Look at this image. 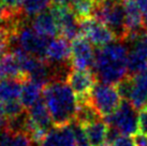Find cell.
<instances>
[{
	"label": "cell",
	"instance_id": "6da1fadb",
	"mask_svg": "<svg viewBox=\"0 0 147 146\" xmlns=\"http://www.w3.org/2000/svg\"><path fill=\"white\" fill-rule=\"evenodd\" d=\"M94 73L102 83L117 85L128 74V47L123 41L111 42L96 52Z\"/></svg>",
	"mask_w": 147,
	"mask_h": 146
},
{
	"label": "cell",
	"instance_id": "7a4b0ae2",
	"mask_svg": "<svg viewBox=\"0 0 147 146\" xmlns=\"http://www.w3.org/2000/svg\"><path fill=\"white\" fill-rule=\"evenodd\" d=\"M43 99L55 126H68L75 120L78 98L67 81H55L45 86Z\"/></svg>",
	"mask_w": 147,
	"mask_h": 146
},
{
	"label": "cell",
	"instance_id": "3957f363",
	"mask_svg": "<svg viewBox=\"0 0 147 146\" xmlns=\"http://www.w3.org/2000/svg\"><path fill=\"white\" fill-rule=\"evenodd\" d=\"M49 40L51 39L39 34L31 26L21 23L16 30L12 31L10 34L9 46L17 45L30 55L45 60L46 49Z\"/></svg>",
	"mask_w": 147,
	"mask_h": 146
},
{
	"label": "cell",
	"instance_id": "277c9868",
	"mask_svg": "<svg viewBox=\"0 0 147 146\" xmlns=\"http://www.w3.org/2000/svg\"><path fill=\"white\" fill-rule=\"evenodd\" d=\"M123 42L128 47V73L133 76L147 67V28L129 33Z\"/></svg>",
	"mask_w": 147,
	"mask_h": 146
},
{
	"label": "cell",
	"instance_id": "5b68a950",
	"mask_svg": "<svg viewBox=\"0 0 147 146\" xmlns=\"http://www.w3.org/2000/svg\"><path fill=\"white\" fill-rule=\"evenodd\" d=\"M88 100L99 114L104 117L114 113L123 101L116 86L102 82L94 85Z\"/></svg>",
	"mask_w": 147,
	"mask_h": 146
},
{
	"label": "cell",
	"instance_id": "8992f818",
	"mask_svg": "<svg viewBox=\"0 0 147 146\" xmlns=\"http://www.w3.org/2000/svg\"><path fill=\"white\" fill-rule=\"evenodd\" d=\"M105 122L123 135H135L139 131L138 109L129 100H123L114 113L106 116Z\"/></svg>",
	"mask_w": 147,
	"mask_h": 146
},
{
	"label": "cell",
	"instance_id": "52a82bcc",
	"mask_svg": "<svg viewBox=\"0 0 147 146\" xmlns=\"http://www.w3.org/2000/svg\"><path fill=\"white\" fill-rule=\"evenodd\" d=\"M51 10L56 17L59 34L67 40L73 41L81 36V23L72 9L65 5L53 4Z\"/></svg>",
	"mask_w": 147,
	"mask_h": 146
},
{
	"label": "cell",
	"instance_id": "ba28073f",
	"mask_svg": "<svg viewBox=\"0 0 147 146\" xmlns=\"http://www.w3.org/2000/svg\"><path fill=\"white\" fill-rule=\"evenodd\" d=\"M96 52L94 45L83 36L71 43V67L75 70H91L94 66Z\"/></svg>",
	"mask_w": 147,
	"mask_h": 146
},
{
	"label": "cell",
	"instance_id": "9c48e42d",
	"mask_svg": "<svg viewBox=\"0 0 147 146\" xmlns=\"http://www.w3.org/2000/svg\"><path fill=\"white\" fill-rule=\"evenodd\" d=\"M81 23V36L86 38L91 44L97 47H102L116 39L114 33L101 22L90 16L80 20Z\"/></svg>",
	"mask_w": 147,
	"mask_h": 146
},
{
	"label": "cell",
	"instance_id": "30bf717a",
	"mask_svg": "<svg viewBox=\"0 0 147 146\" xmlns=\"http://www.w3.org/2000/svg\"><path fill=\"white\" fill-rule=\"evenodd\" d=\"M45 60L55 68H67L71 64V44L63 36L51 39L46 49Z\"/></svg>",
	"mask_w": 147,
	"mask_h": 146
},
{
	"label": "cell",
	"instance_id": "8fae6325",
	"mask_svg": "<svg viewBox=\"0 0 147 146\" xmlns=\"http://www.w3.org/2000/svg\"><path fill=\"white\" fill-rule=\"evenodd\" d=\"M97 77L91 70L72 69L67 76V83L71 86L78 100L88 99L94 85Z\"/></svg>",
	"mask_w": 147,
	"mask_h": 146
},
{
	"label": "cell",
	"instance_id": "7c38bea8",
	"mask_svg": "<svg viewBox=\"0 0 147 146\" xmlns=\"http://www.w3.org/2000/svg\"><path fill=\"white\" fill-rule=\"evenodd\" d=\"M31 27L39 34L47 39H53L59 33L57 20L51 9H47L33 16L31 20Z\"/></svg>",
	"mask_w": 147,
	"mask_h": 146
},
{
	"label": "cell",
	"instance_id": "4fadbf2b",
	"mask_svg": "<svg viewBox=\"0 0 147 146\" xmlns=\"http://www.w3.org/2000/svg\"><path fill=\"white\" fill-rule=\"evenodd\" d=\"M39 146H76L71 126H55L45 134Z\"/></svg>",
	"mask_w": 147,
	"mask_h": 146
},
{
	"label": "cell",
	"instance_id": "5bb4252c",
	"mask_svg": "<svg viewBox=\"0 0 147 146\" xmlns=\"http://www.w3.org/2000/svg\"><path fill=\"white\" fill-rule=\"evenodd\" d=\"M1 78H22L26 80L21 66L11 49H5L0 54V80Z\"/></svg>",
	"mask_w": 147,
	"mask_h": 146
},
{
	"label": "cell",
	"instance_id": "9a60e30c",
	"mask_svg": "<svg viewBox=\"0 0 147 146\" xmlns=\"http://www.w3.org/2000/svg\"><path fill=\"white\" fill-rule=\"evenodd\" d=\"M133 90L129 101L135 109H143L147 103V67L133 75Z\"/></svg>",
	"mask_w": 147,
	"mask_h": 146
},
{
	"label": "cell",
	"instance_id": "2e32d148",
	"mask_svg": "<svg viewBox=\"0 0 147 146\" xmlns=\"http://www.w3.org/2000/svg\"><path fill=\"white\" fill-rule=\"evenodd\" d=\"M125 12H126V26L129 33L138 32L145 28L144 16L142 10L132 0H123Z\"/></svg>",
	"mask_w": 147,
	"mask_h": 146
},
{
	"label": "cell",
	"instance_id": "e0dca14e",
	"mask_svg": "<svg viewBox=\"0 0 147 146\" xmlns=\"http://www.w3.org/2000/svg\"><path fill=\"white\" fill-rule=\"evenodd\" d=\"M83 127L87 134L90 146H107L106 135L109 131V125L105 120H102L101 118Z\"/></svg>",
	"mask_w": 147,
	"mask_h": 146
},
{
	"label": "cell",
	"instance_id": "ac0fdd59",
	"mask_svg": "<svg viewBox=\"0 0 147 146\" xmlns=\"http://www.w3.org/2000/svg\"><path fill=\"white\" fill-rule=\"evenodd\" d=\"M25 80L1 78L0 80V103L16 101L21 97L22 87Z\"/></svg>",
	"mask_w": 147,
	"mask_h": 146
},
{
	"label": "cell",
	"instance_id": "d6986e66",
	"mask_svg": "<svg viewBox=\"0 0 147 146\" xmlns=\"http://www.w3.org/2000/svg\"><path fill=\"white\" fill-rule=\"evenodd\" d=\"M42 87L43 86L36 82L27 80V78L25 80L22 87L21 97H20V101L25 109H29L34 103H37L40 99H42Z\"/></svg>",
	"mask_w": 147,
	"mask_h": 146
},
{
	"label": "cell",
	"instance_id": "ffe728a7",
	"mask_svg": "<svg viewBox=\"0 0 147 146\" xmlns=\"http://www.w3.org/2000/svg\"><path fill=\"white\" fill-rule=\"evenodd\" d=\"M102 116L99 114V112L94 109V105L89 102L88 99L85 100H78V109L76 113L75 120L81 124L82 126H85L87 124L94 122L96 120L101 119Z\"/></svg>",
	"mask_w": 147,
	"mask_h": 146
},
{
	"label": "cell",
	"instance_id": "44dd1931",
	"mask_svg": "<svg viewBox=\"0 0 147 146\" xmlns=\"http://www.w3.org/2000/svg\"><path fill=\"white\" fill-rule=\"evenodd\" d=\"M53 0H24L22 5V14L26 17H33L47 10Z\"/></svg>",
	"mask_w": 147,
	"mask_h": 146
},
{
	"label": "cell",
	"instance_id": "7402d4cb",
	"mask_svg": "<svg viewBox=\"0 0 147 146\" xmlns=\"http://www.w3.org/2000/svg\"><path fill=\"white\" fill-rule=\"evenodd\" d=\"M96 1L97 0H76L71 9L80 20H84L92 16Z\"/></svg>",
	"mask_w": 147,
	"mask_h": 146
},
{
	"label": "cell",
	"instance_id": "603a6c76",
	"mask_svg": "<svg viewBox=\"0 0 147 146\" xmlns=\"http://www.w3.org/2000/svg\"><path fill=\"white\" fill-rule=\"evenodd\" d=\"M24 106L21 103V101H11V102H5V103H0V110L1 112L4 114V116L11 119V118H15L20 116L22 114L25 113Z\"/></svg>",
	"mask_w": 147,
	"mask_h": 146
},
{
	"label": "cell",
	"instance_id": "cb8c5ba5",
	"mask_svg": "<svg viewBox=\"0 0 147 146\" xmlns=\"http://www.w3.org/2000/svg\"><path fill=\"white\" fill-rule=\"evenodd\" d=\"M70 126H71L72 131H73L76 146H90L85 129L81 124H78L76 120H74L73 122L70 124Z\"/></svg>",
	"mask_w": 147,
	"mask_h": 146
},
{
	"label": "cell",
	"instance_id": "d4e9b609",
	"mask_svg": "<svg viewBox=\"0 0 147 146\" xmlns=\"http://www.w3.org/2000/svg\"><path fill=\"white\" fill-rule=\"evenodd\" d=\"M119 95L123 100H130L131 93L133 90V77L127 76L116 85Z\"/></svg>",
	"mask_w": 147,
	"mask_h": 146
},
{
	"label": "cell",
	"instance_id": "484cf974",
	"mask_svg": "<svg viewBox=\"0 0 147 146\" xmlns=\"http://www.w3.org/2000/svg\"><path fill=\"white\" fill-rule=\"evenodd\" d=\"M109 146H136L134 143V139L130 135H119L115 139Z\"/></svg>",
	"mask_w": 147,
	"mask_h": 146
},
{
	"label": "cell",
	"instance_id": "4316f807",
	"mask_svg": "<svg viewBox=\"0 0 147 146\" xmlns=\"http://www.w3.org/2000/svg\"><path fill=\"white\" fill-rule=\"evenodd\" d=\"M139 131L147 135V105L141 109L139 113Z\"/></svg>",
	"mask_w": 147,
	"mask_h": 146
},
{
	"label": "cell",
	"instance_id": "83f0119b",
	"mask_svg": "<svg viewBox=\"0 0 147 146\" xmlns=\"http://www.w3.org/2000/svg\"><path fill=\"white\" fill-rule=\"evenodd\" d=\"M10 31L0 30V54L9 49V39H10Z\"/></svg>",
	"mask_w": 147,
	"mask_h": 146
},
{
	"label": "cell",
	"instance_id": "f1b7e54d",
	"mask_svg": "<svg viewBox=\"0 0 147 146\" xmlns=\"http://www.w3.org/2000/svg\"><path fill=\"white\" fill-rule=\"evenodd\" d=\"M134 143L136 146H147V135L143 133H136L134 135Z\"/></svg>",
	"mask_w": 147,
	"mask_h": 146
},
{
	"label": "cell",
	"instance_id": "f546056e",
	"mask_svg": "<svg viewBox=\"0 0 147 146\" xmlns=\"http://www.w3.org/2000/svg\"><path fill=\"white\" fill-rule=\"evenodd\" d=\"M76 0H53V4H58V5H65L71 8Z\"/></svg>",
	"mask_w": 147,
	"mask_h": 146
},
{
	"label": "cell",
	"instance_id": "4dcf8cb0",
	"mask_svg": "<svg viewBox=\"0 0 147 146\" xmlns=\"http://www.w3.org/2000/svg\"><path fill=\"white\" fill-rule=\"evenodd\" d=\"M8 125H9V119L4 116V114L2 113L1 110H0V130L7 129V128H8Z\"/></svg>",
	"mask_w": 147,
	"mask_h": 146
},
{
	"label": "cell",
	"instance_id": "1f68e13d",
	"mask_svg": "<svg viewBox=\"0 0 147 146\" xmlns=\"http://www.w3.org/2000/svg\"><path fill=\"white\" fill-rule=\"evenodd\" d=\"M132 1H134L135 3L139 5L140 9H141L142 12H143V15L144 14H146L147 13V0H132Z\"/></svg>",
	"mask_w": 147,
	"mask_h": 146
},
{
	"label": "cell",
	"instance_id": "d6a6232c",
	"mask_svg": "<svg viewBox=\"0 0 147 146\" xmlns=\"http://www.w3.org/2000/svg\"><path fill=\"white\" fill-rule=\"evenodd\" d=\"M0 30H7V31H9L8 29H7V25H5V22H4L3 18L1 17V15H0Z\"/></svg>",
	"mask_w": 147,
	"mask_h": 146
},
{
	"label": "cell",
	"instance_id": "836d02e7",
	"mask_svg": "<svg viewBox=\"0 0 147 146\" xmlns=\"http://www.w3.org/2000/svg\"><path fill=\"white\" fill-rule=\"evenodd\" d=\"M1 5H2V4H1V0H0V10H1Z\"/></svg>",
	"mask_w": 147,
	"mask_h": 146
},
{
	"label": "cell",
	"instance_id": "e575fe53",
	"mask_svg": "<svg viewBox=\"0 0 147 146\" xmlns=\"http://www.w3.org/2000/svg\"><path fill=\"white\" fill-rule=\"evenodd\" d=\"M146 105H147V103H146Z\"/></svg>",
	"mask_w": 147,
	"mask_h": 146
}]
</instances>
